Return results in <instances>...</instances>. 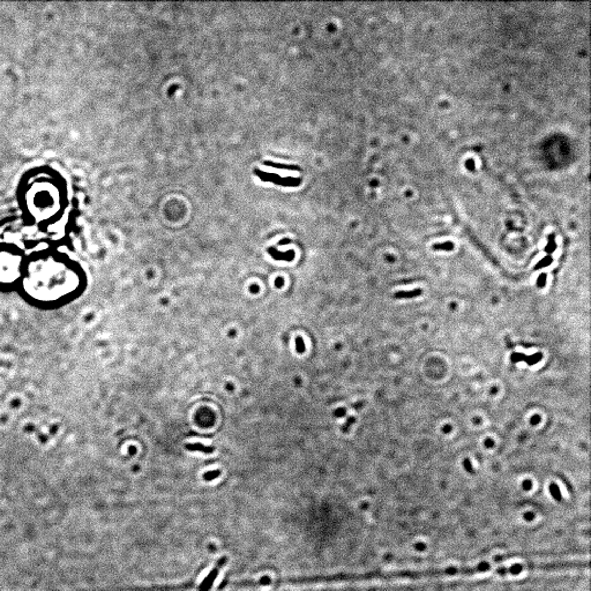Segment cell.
I'll list each match as a JSON object with an SVG mask.
<instances>
[{
	"instance_id": "7402d4cb",
	"label": "cell",
	"mask_w": 591,
	"mask_h": 591,
	"mask_svg": "<svg viewBox=\"0 0 591 591\" xmlns=\"http://www.w3.org/2000/svg\"><path fill=\"white\" fill-rule=\"evenodd\" d=\"M531 486H532V483H531V480H529V479H528V480H524V481H523V489H524V490H527V491H528V490H530V489H531Z\"/></svg>"
},
{
	"instance_id": "d6986e66",
	"label": "cell",
	"mask_w": 591,
	"mask_h": 591,
	"mask_svg": "<svg viewBox=\"0 0 591 591\" xmlns=\"http://www.w3.org/2000/svg\"><path fill=\"white\" fill-rule=\"evenodd\" d=\"M463 466H464V468H466V470H467L468 472H474V468H472V464H471V462H470V459H469V458H466V459H464V462H463Z\"/></svg>"
},
{
	"instance_id": "603a6c76",
	"label": "cell",
	"mask_w": 591,
	"mask_h": 591,
	"mask_svg": "<svg viewBox=\"0 0 591 591\" xmlns=\"http://www.w3.org/2000/svg\"><path fill=\"white\" fill-rule=\"evenodd\" d=\"M485 446H486L487 448H491V447H493V440H491V439H487L486 441H485Z\"/></svg>"
},
{
	"instance_id": "5b68a950",
	"label": "cell",
	"mask_w": 591,
	"mask_h": 591,
	"mask_svg": "<svg viewBox=\"0 0 591 591\" xmlns=\"http://www.w3.org/2000/svg\"><path fill=\"white\" fill-rule=\"evenodd\" d=\"M198 590L201 591L200 584H196L194 581L185 582V583L181 584H169V585H156L150 586V588H133L127 589L126 591H190V590Z\"/></svg>"
},
{
	"instance_id": "4fadbf2b",
	"label": "cell",
	"mask_w": 591,
	"mask_h": 591,
	"mask_svg": "<svg viewBox=\"0 0 591 591\" xmlns=\"http://www.w3.org/2000/svg\"><path fill=\"white\" fill-rule=\"evenodd\" d=\"M220 475H221V471H220V470H215V471H208L207 474H204L203 478H204L205 480H207V481H209V480H213V479L217 478V477L220 476Z\"/></svg>"
},
{
	"instance_id": "277c9868",
	"label": "cell",
	"mask_w": 591,
	"mask_h": 591,
	"mask_svg": "<svg viewBox=\"0 0 591 591\" xmlns=\"http://www.w3.org/2000/svg\"><path fill=\"white\" fill-rule=\"evenodd\" d=\"M27 251L13 242H0V293H16L23 275Z\"/></svg>"
},
{
	"instance_id": "e0dca14e",
	"label": "cell",
	"mask_w": 591,
	"mask_h": 591,
	"mask_svg": "<svg viewBox=\"0 0 591 591\" xmlns=\"http://www.w3.org/2000/svg\"><path fill=\"white\" fill-rule=\"evenodd\" d=\"M546 277H547V275H546V274H542V275H541L539 278H538V281H537V286H538V288H539V289H543V288L545 287V283H546Z\"/></svg>"
},
{
	"instance_id": "ac0fdd59",
	"label": "cell",
	"mask_w": 591,
	"mask_h": 591,
	"mask_svg": "<svg viewBox=\"0 0 591 591\" xmlns=\"http://www.w3.org/2000/svg\"><path fill=\"white\" fill-rule=\"evenodd\" d=\"M354 422H356V418H354V417H349V418H348V420H347V423H345V424H344V426L342 427V431H343V432H347V431H348V428H349L350 426H351Z\"/></svg>"
},
{
	"instance_id": "d4e9b609",
	"label": "cell",
	"mask_w": 591,
	"mask_h": 591,
	"mask_svg": "<svg viewBox=\"0 0 591 591\" xmlns=\"http://www.w3.org/2000/svg\"><path fill=\"white\" fill-rule=\"evenodd\" d=\"M450 430H452V427H450L449 425H446L444 428H442V431L444 432H449Z\"/></svg>"
},
{
	"instance_id": "3957f363",
	"label": "cell",
	"mask_w": 591,
	"mask_h": 591,
	"mask_svg": "<svg viewBox=\"0 0 591 591\" xmlns=\"http://www.w3.org/2000/svg\"><path fill=\"white\" fill-rule=\"evenodd\" d=\"M588 567V562L559 561V562H527L513 563L511 566H494L490 562H480L475 566H450L445 568H428L423 571H393L369 572L364 574H335L334 582L365 581V580H393V579H426V577L469 576L492 572L500 576H516L527 571H558V569Z\"/></svg>"
},
{
	"instance_id": "ffe728a7",
	"label": "cell",
	"mask_w": 591,
	"mask_h": 591,
	"mask_svg": "<svg viewBox=\"0 0 591 591\" xmlns=\"http://www.w3.org/2000/svg\"><path fill=\"white\" fill-rule=\"evenodd\" d=\"M541 422V416L539 415H533L531 417V425H537L538 423Z\"/></svg>"
},
{
	"instance_id": "44dd1931",
	"label": "cell",
	"mask_w": 591,
	"mask_h": 591,
	"mask_svg": "<svg viewBox=\"0 0 591 591\" xmlns=\"http://www.w3.org/2000/svg\"><path fill=\"white\" fill-rule=\"evenodd\" d=\"M345 414H347V410H345V409H339V410L335 411L334 416H335V417H344Z\"/></svg>"
},
{
	"instance_id": "cb8c5ba5",
	"label": "cell",
	"mask_w": 591,
	"mask_h": 591,
	"mask_svg": "<svg viewBox=\"0 0 591 591\" xmlns=\"http://www.w3.org/2000/svg\"><path fill=\"white\" fill-rule=\"evenodd\" d=\"M282 286H283V279H282V278H277V281H276V287L281 288Z\"/></svg>"
},
{
	"instance_id": "6da1fadb",
	"label": "cell",
	"mask_w": 591,
	"mask_h": 591,
	"mask_svg": "<svg viewBox=\"0 0 591 591\" xmlns=\"http://www.w3.org/2000/svg\"><path fill=\"white\" fill-rule=\"evenodd\" d=\"M88 286L86 270L68 253L55 247L27 252L16 293L30 307L56 311L72 305Z\"/></svg>"
},
{
	"instance_id": "2e32d148",
	"label": "cell",
	"mask_w": 591,
	"mask_h": 591,
	"mask_svg": "<svg viewBox=\"0 0 591 591\" xmlns=\"http://www.w3.org/2000/svg\"><path fill=\"white\" fill-rule=\"evenodd\" d=\"M551 262H552V259H551L550 256H547V258H545V259H543V260L539 262V264L536 265L535 269H539V268H543V267H546V266H549V265L551 264Z\"/></svg>"
},
{
	"instance_id": "484cf974",
	"label": "cell",
	"mask_w": 591,
	"mask_h": 591,
	"mask_svg": "<svg viewBox=\"0 0 591 591\" xmlns=\"http://www.w3.org/2000/svg\"><path fill=\"white\" fill-rule=\"evenodd\" d=\"M251 291H252V292H256V291H259V288H258L256 286H252V288H251Z\"/></svg>"
},
{
	"instance_id": "9c48e42d",
	"label": "cell",
	"mask_w": 591,
	"mask_h": 591,
	"mask_svg": "<svg viewBox=\"0 0 591 591\" xmlns=\"http://www.w3.org/2000/svg\"><path fill=\"white\" fill-rule=\"evenodd\" d=\"M186 449L188 450H200L204 454H212L215 448L214 447H205L202 444H195V445H186Z\"/></svg>"
},
{
	"instance_id": "8fae6325",
	"label": "cell",
	"mask_w": 591,
	"mask_h": 591,
	"mask_svg": "<svg viewBox=\"0 0 591 591\" xmlns=\"http://www.w3.org/2000/svg\"><path fill=\"white\" fill-rule=\"evenodd\" d=\"M550 492L552 494V497L555 499V500L560 501L562 499L561 497V492H560V489L558 487V485L555 484H551L550 485Z\"/></svg>"
},
{
	"instance_id": "9a60e30c",
	"label": "cell",
	"mask_w": 591,
	"mask_h": 591,
	"mask_svg": "<svg viewBox=\"0 0 591 591\" xmlns=\"http://www.w3.org/2000/svg\"><path fill=\"white\" fill-rule=\"evenodd\" d=\"M296 347H297V351L299 353H303L305 351V344H304V341L301 337H297L296 340Z\"/></svg>"
},
{
	"instance_id": "5bb4252c",
	"label": "cell",
	"mask_w": 591,
	"mask_h": 591,
	"mask_svg": "<svg viewBox=\"0 0 591 591\" xmlns=\"http://www.w3.org/2000/svg\"><path fill=\"white\" fill-rule=\"evenodd\" d=\"M510 358H511V362L513 363H519V362H525V358H527V356H525V354H523V353L514 352L513 354H511Z\"/></svg>"
},
{
	"instance_id": "30bf717a",
	"label": "cell",
	"mask_w": 591,
	"mask_h": 591,
	"mask_svg": "<svg viewBox=\"0 0 591 591\" xmlns=\"http://www.w3.org/2000/svg\"><path fill=\"white\" fill-rule=\"evenodd\" d=\"M542 358H543V354L541 352H538V353L532 354V356H527V358H525V363H527L528 365L532 366V365L537 364V363H539L542 361Z\"/></svg>"
},
{
	"instance_id": "ba28073f",
	"label": "cell",
	"mask_w": 591,
	"mask_h": 591,
	"mask_svg": "<svg viewBox=\"0 0 591 591\" xmlns=\"http://www.w3.org/2000/svg\"><path fill=\"white\" fill-rule=\"evenodd\" d=\"M269 253L271 255H273L276 260H292L293 256H295V253L293 252H287V253H279L277 251H275L274 248H270L269 249Z\"/></svg>"
},
{
	"instance_id": "7a4b0ae2",
	"label": "cell",
	"mask_w": 591,
	"mask_h": 591,
	"mask_svg": "<svg viewBox=\"0 0 591 591\" xmlns=\"http://www.w3.org/2000/svg\"><path fill=\"white\" fill-rule=\"evenodd\" d=\"M15 201L25 224L47 229L63 220L67 212L68 184L54 166H32L17 181Z\"/></svg>"
},
{
	"instance_id": "8992f818",
	"label": "cell",
	"mask_w": 591,
	"mask_h": 591,
	"mask_svg": "<svg viewBox=\"0 0 591 591\" xmlns=\"http://www.w3.org/2000/svg\"><path fill=\"white\" fill-rule=\"evenodd\" d=\"M256 174H260L259 177H260L261 179H264V181H273V182H277V183L281 184V185H284V184H286V186H290V185H293V184H296V183H299V181H296V179H293V178H286V179H282V178L277 177V174H271V173H269V174H266V173L261 172V171H256Z\"/></svg>"
},
{
	"instance_id": "52a82bcc",
	"label": "cell",
	"mask_w": 591,
	"mask_h": 591,
	"mask_svg": "<svg viewBox=\"0 0 591 591\" xmlns=\"http://www.w3.org/2000/svg\"><path fill=\"white\" fill-rule=\"evenodd\" d=\"M420 295H422V290H420V289H415V290L411 291H398L394 295V297L397 299H410L415 298V297H418Z\"/></svg>"
},
{
	"instance_id": "7c38bea8",
	"label": "cell",
	"mask_w": 591,
	"mask_h": 591,
	"mask_svg": "<svg viewBox=\"0 0 591 591\" xmlns=\"http://www.w3.org/2000/svg\"><path fill=\"white\" fill-rule=\"evenodd\" d=\"M267 165H270L273 166V168H278V169H286V170H300L298 166H295V165H283V164H276V163H273V162H266Z\"/></svg>"
}]
</instances>
